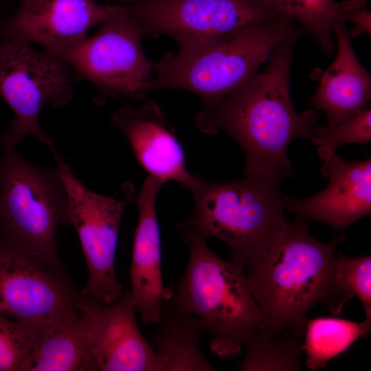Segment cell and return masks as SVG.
Wrapping results in <instances>:
<instances>
[{"instance_id": "cell-21", "label": "cell", "mask_w": 371, "mask_h": 371, "mask_svg": "<svg viewBox=\"0 0 371 371\" xmlns=\"http://www.w3.org/2000/svg\"><path fill=\"white\" fill-rule=\"evenodd\" d=\"M280 15L300 23L312 34L323 52L330 54L335 48L333 29L339 22L345 23L347 0H261Z\"/></svg>"}, {"instance_id": "cell-10", "label": "cell", "mask_w": 371, "mask_h": 371, "mask_svg": "<svg viewBox=\"0 0 371 371\" xmlns=\"http://www.w3.org/2000/svg\"><path fill=\"white\" fill-rule=\"evenodd\" d=\"M145 34L179 44L222 36L282 16L261 0H120Z\"/></svg>"}, {"instance_id": "cell-17", "label": "cell", "mask_w": 371, "mask_h": 371, "mask_svg": "<svg viewBox=\"0 0 371 371\" xmlns=\"http://www.w3.org/2000/svg\"><path fill=\"white\" fill-rule=\"evenodd\" d=\"M333 34L337 43L336 58L326 70L313 71L319 85L308 98L315 110L326 113L328 126L354 115L368 105L371 98L370 75L355 55L346 23H337Z\"/></svg>"}, {"instance_id": "cell-12", "label": "cell", "mask_w": 371, "mask_h": 371, "mask_svg": "<svg viewBox=\"0 0 371 371\" xmlns=\"http://www.w3.org/2000/svg\"><path fill=\"white\" fill-rule=\"evenodd\" d=\"M78 295L67 275L0 242V315L40 328L74 308Z\"/></svg>"}, {"instance_id": "cell-15", "label": "cell", "mask_w": 371, "mask_h": 371, "mask_svg": "<svg viewBox=\"0 0 371 371\" xmlns=\"http://www.w3.org/2000/svg\"><path fill=\"white\" fill-rule=\"evenodd\" d=\"M111 121L148 175L165 183L176 181L190 192L197 186L201 177L188 170L183 146L155 102L126 105L112 115Z\"/></svg>"}, {"instance_id": "cell-18", "label": "cell", "mask_w": 371, "mask_h": 371, "mask_svg": "<svg viewBox=\"0 0 371 371\" xmlns=\"http://www.w3.org/2000/svg\"><path fill=\"white\" fill-rule=\"evenodd\" d=\"M96 368L75 306L38 329L23 371H88Z\"/></svg>"}, {"instance_id": "cell-2", "label": "cell", "mask_w": 371, "mask_h": 371, "mask_svg": "<svg viewBox=\"0 0 371 371\" xmlns=\"http://www.w3.org/2000/svg\"><path fill=\"white\" fill-rule=\"evenodd\" d=\"M181 238L188 247V262L168 297L200 320L212 335V352L233 359L256 337L274 330L250 292L244 268L219 257L202 237Z\"/></svg>"}, {"instance_id": "cell-20", "label": "cell", "mask_w": 371, "mask_h": 371, "mask_svg": "<svg viewBox=\"0 0 371 371\" xmlns=\"http://www.w3.org/2000/svg\"><path fill=\"white\" fill-rule=\"evenodd\" d=\"M370 327L368 319L361 322L331 317L306 319L303 341L306 366L313 370L324 368L368 334Z\"/></svg>"}, {"instance_id": "cell-3", "label": "cell", "mask_w": 371, "mask_h": 371, "mask_svg": "<svg viewBox=\"0 0 371 371\" xmlns=\"http://www.w3.org/2000/svg\"><path fill=\"white\" fill-rule=\"evenodd\" d=\"M341 234L321 243L305 221L289 223L276 245L249 267L248 287L275 332L291 330L304 337L306 315L317 302L328 303L336 247Z\"/></svg>"}, {"instance_id": "cell-23", "label": "cell", "mask_w": 371, "mask_h": 371, "mask_svg": "<svg viewBox=\"0 0 371 371\" xmlns=\"http://www.w3.org/2000/svg\"><path fill=\"white\" fill-rule=\"evenodd\" d=\"M371 257L351 258L339 253L335 257L327 306L339 315L348 300L356 295L361 302L366 319L371 321Z\"/></svg>"}, {"instance_id": "cell-25", "label": "cell", "mask_w": 371, "mask_h": 371, "mask_svg": "<svg viewBox=\"0 0 371 371\" xmlns=\"http://www.w3.org/2000/svg\"><path fill=\"white\" fill-rule=\"evenodd\" d=\"M311 139L314 145L334 150L344 144H368L371 141L370 106L335 125L315 126Z\"/></svg>"}, {"instance_id": "cell-26", "label": "cell", "mask_w": 371, "mask_h": 371, "mask_svg": "<svg viewBox=\"0 0 371 371\" xmlns=\"http://www.w3.org/2000/svg\"><path fill=\"white\" fill-rule=\"evenodd\" d=\"M365 0H350L349 11L347 14V21L355 25L353 30L349 32L350 38L357 36L362 33L370 35L371 14L366 7Z\"/></svg>"}, {"instance_id": "cell-19", "label": "cell", "mask_w": 371, "mask_h": 371, "mask_svg": "<svg viewBox=\"0 0 371 371\" xmlns=\"http://www.w3.org/2000/svg\"><path fill=\"white\" fill-rule=\"evenodd\" d=\"M155 324L157 328L149 343L166 360L165 371L216 370L200 349L203 329L196 316L180 310L168 297L162 304Z\"/></svg>"}, {"instance_id": "cell-22", "label": "cell", "mask_w": 371, "mask_h": 371, "mask_svg": "<svg viewBox=\"0 0 371 371\" xmlns=\"http://www.w3.org/2000/svg\"><path fill=\"white\" fill-rule=\"evenodd\" d=\"M304 337L291 330L270 331L256 337L246 346L240 370H300Z\"/></svg>"}, {"instance_id": "cell-24", "label": "cell", "mask_w": 371, "mask_h": 371, "mask_svg": "<svg viewBox=\"0 0 371 371\" xmlns=\"http://www.w3.org/2000/svg\"><path fill=\"white\" fill-rule=\"evenodd\" d=\"M38 329L0 315V371H23Z\"/></svg>"}, {"instance_id": "cell-7", "label": "cell", "mask_w": 371, "mask_h": 371, "mask_svg": "<svg viewBox=\"0 0 371 371\" xmlns=\"http://www.w3.org/2000/svg\"><path fill=\"white\" fill-rule=\"evenodd\" d=\"M52 153L67 192V222L78 234L87 265V282L80 295L111 304L123 293L115 273V254L122 217L135 201V187L125 183L120 199L95 192L78 179L56 150Z\"/></svg>"}, {"instance_id": "cell-16", "label": "cell", "mask_w": 371, "mask_h": 371, "mask_svg": "<svg viewBox=\"0 0 371 371\" xmlns=\"http://www.w3.org/2000/svg\"><path fill=\"white\" fill-rule=\"evenodd\" d=\"M166 183L148 175L135 195L138 221L130 268L131 293L144 325L156 324L161 306L170 293L161 273V245L156 211V199Z\"/></svg>"}, {"instance_id": "cell-8", "label": "cell", "mask_w": 371, "mask_h": 371, "mask_svg": "<svg viewBox=\"0 0 371 371\" xmlns=\"http://www.w3.org/2000/svg\"><path fill=\"white\" fill-rule=\"evenodd\" d=\"M67 65L36 51L27 41L0 38V95L15 115L1 143L16 145L34 135L54 150L51 136L39 126L38 116L47 102L58 106L70 100Z\"/></svg>"}, {"instance_id": "cell-9", "label": "cell", "mask_w": 371, "mask_h": 371, "mask_svg": "<svg viewBox=\"0 0 371 371\" xmlns=\"http://www.w3.org/2000/svg\"><path fill=\"white\" fill-rule=\"evenodd\" d=\"M102 25L60 58L96 87L99 102L117 95L142 100L154 76L153 63L142 49L144 32L128 14Z\"/></svg>"}, {"instance_id": "cell-1", "label": "cell", "mask_w": 371, "mask_h": 371, "mask_svg": "<svg viewBox=\"0 0 371 371\" xmlns=\"http://www.w3.org/2000/svg\"><path fill=\"white\" fill-rule=\"evenodd\" d=\"M303 27L292 32L273 50L266 67L231 93L203 105L195 123L202 132L223 131L245 155V177L280 187L293 175L286 150L291 142L311 138L319 115L315 109L295 111L289 78L293 48Z\"/></svg>"}, {"instance_id": "cell-14", "label": "cell", "mask_w": 371, "mask_h": 371, "mask_svg": "<svg viewBox=\"0 0 371 371\" xmlns=\"http://www.w3.org/2000/svg\"><path fill=\"white\" fill-rule=\"evenodd\" d=\"M323 161L321 175L328 179L326 187L304 199L283 194L285 211L304 221L325 223L335 230L348 226L371 212V159L346 161L336 150L317 148Z\"/></svg>"}, {"instance_id": "cell-4", "label": "cell", "mask_w": 371, "mask_h": 371, "mask_svg": "<svg viewBox=\"0 0 371 371\" xmlns=\"http://www.w3.org/2000/svg\"><path fill=\"white\" fill-rule=\"evenodd\" d=\"M282 16L222 36L179 44L153 63L150 91L177 89L200 97L203 105L225 98L268 62L276 47L295 27Z\"/></svg>"}, {"instance_id": "cell-11", "label": "cell", "mask_w": 371, "mask_h": 371, "mask_svg": "<svg viewBox=\"0 0 371 371\" xmlns=\"http://www.w3.org/2000/svg\"><path fill=\"white\" fill-rule=\"evenodd\" d=\"M76 306L97 371H165L166 360L140 332L129 292L109 304L78 294Z\"/></svg>"}, {"instance_id": "cell-13", "label": "cell", "mask_w": 371, "mask_h": 371, "mask_svg": "<svg viewBox=\"0 0 371 371\" xmlns=\"http://www.w3.org/2000/svg\"><path fill=\"white\" fill-rule=\"evenodd\" d=\"M128 14L126 5L95 0H21L15 13L0 25V38L41 45L60 58L86 38L93 26Z\"/></svg>"}, {"instance_id": "cell-27", "label": "cell", "mask_w": 371, "mask_h": 371, "mask_svg": "<svg viewBox=\"0 0 371 371\" xmlns=\"http://www.w3.org/2000/svg\"><path fill=\"white\" fill-rule=\"evenodd\" d=\"M365 1H368V0H365Z\"/></svg>"}, {"instance_id": "cell-6", "label": "cell", "mask_w": 371, "mask_h": 371, "mask_svg": "<svg viewBox=\"0 0 371 371\" xmlns=\"http://www.w3.org/2000/svg\"><path fill=\"white\" fill-rule=\"evenodd\" d=\"M0 156V242L67 275L59 260L56 232L67 222L68 199L57 166L38 167L15 145Z\"/></svg>"}, {"instance_id": "cell-5", "label": "cell", "mask_w": 371, "mask_h": 371, "mask_svg": "<svg viewBox=\"0 0 371 371\" xmlns=\"http://www.w3.org/2000/svg\"><path fill=\"white\" fill-rule=\"evenodd\" d=\"M191 192L194 209L177 225L181 238L218 239L229 247L232 261L244 269L265 256L290 223L278 186L247 177L218 182L201 178Z\"/></svg>"}]
</instances>
